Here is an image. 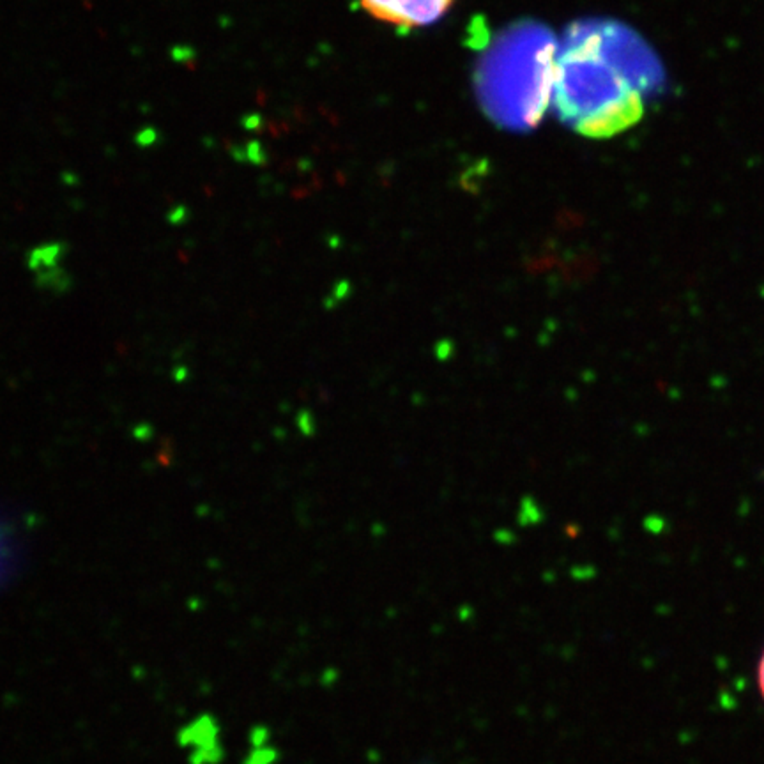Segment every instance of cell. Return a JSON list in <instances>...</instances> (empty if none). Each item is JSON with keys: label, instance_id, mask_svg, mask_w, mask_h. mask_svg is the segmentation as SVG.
<instances>
[{"label": "cell", "instance_id": "6da1fadb", "mask_svg": "<svg viewBox=\"0 0 764 764\" xmlns=\"http://www.w3.org/2000/svg\"><path fill=\"white\" fill-rule=\"evenodd\" d=\"M662 83V68L625 25L585 18L557 41L552 103L573 131L607 139L641 119L644 101Z\"/></svg>", "mask_w": 764, "mask_h": 764}, {"label": "cell", "instance_id": "7a4b0ae2", "mask_svg": "<svg viewBox=\"0 0 764 764\" xmlns=\"http://www.w3.org/2000/svg\"><path fill=\"white\" fill-rule=\"evenodd\" d=\"M557 41L545 25L521 21L497 36L476 70L485 114L512 131L533 130L552 99Z\"/></svg>", "mask_w": 764, "mask_h": 764}, {"label": "cell", "instance_id": "3957f363", "mask_svg": "<svg viewBox=\"0 0 764 764\" xmlns=\"http://www.w3.org/2000/svg\"><path fill=\"white\" fill-rule=\"evenodd\" d=\"M359 4L384 23L416 29L441 20L455 0H359Z\"/></svg>", "mask_w": 764, "mask_h": 764}, {"label": "cell", "instance_id": "277c9868", "mask_svg": "<svg viewBox=\"0 0 764 764\" xmlns=\"http://www.w3.org/2000/svg\"><path fill=\"white\" fill-rule=\"evenodd\" d=\"M541 519H543V515L540 513V508L536 506V503H534L531 497H524V499H522V515H521L522 525L538 524V522H541Z\"/></svg>", "mask_w": 764, "mask_h": 764}, {"label": "cell", "instance_id": "5b68a950", "mask_svg": "<svg viewBox=\"0 0 764 764\" xmlns=\"http://www.w3.org/2000/svg\"><path fill=\"white\" fill-rule=\"evenodd\" d=\"M170 59L179 64H190L197 59V50L191 45H175L170 50Z\"/></svg>", "mask_w": 764, "mask_h": 764}, {"label": "cell", "instance_id": "8992f818", "mask_svg": "<svg viewBox=\"0 0 764 764\" xmlns=\"http://www.w3.org/2000/svg\"><path fill=\"white\" fill-rule=\"evenodd\" d=\"M158 140H159L158 130H154V128L151 126L142 128V130H139L137 133H134V143H137L139 147H142V149L156 145Z\"/></svg>", "mask_w": 764, "mask_h": 764}, {"label": "cell", "instance_id": "52a82bcc", "mask_svg": "<svg viewBox=\"0 0 764 764\" xmlns=\"http://www.w3.org/2000/svg\"><path fill=\"white\" fill-rule=\"evenodd\" d=\"M244 149H246V158H248V161L255 163V165H262V163L265 161L264 147H262V143L259 142V140H250V142L244 145Z\"/></svg>", "mask_w": 764, "mask_h": 764}, {"label": "cell", "instance_id": "ba28073f", "mask_svg": "<svg viewBox=\"0 0 764 764\" xmlns=\"http://www.w3.org/2000/svg\"><path fill=\"white\" fill-rule=\"evenodd\" d=\"M241 122H243V126L246 128L248 131H255V130H259V128H261L262 119H261V115H259V114H250V115H244L243 121H241Z\"/></svg>", "mask_w": 764, "mask_h": 764}, {"label": "cell", "instance_id": "9c48e42d", "mask_svg": "<svg viewBox=\"0 0 764 764\" xmlns=\"http://www.w3.org/2000/svg\"><path fill=\"white\" fill-rule=\"evenodd\" d=\"M228 152H230V156L236 161H248V158H246V149H244V145H241V143H232V145H228Z\"/></svg>", "mask_w": 764, "mask_h": 764}, {"label": "cell", "instance_id": "30bf717a", "mask_svg": "<svg viewBox=\"0 0 764 764\" xmlns=\"http://www.w3.org/2000/svg\"><path fill=\"white\" fill-rule=\"evenodd\" d=\"M759 687H761V692H763V697H764V654H763V660H761V665H759Z\"/></svg>", "mask_w": 764, "mask_h": 764}]
</instances>
